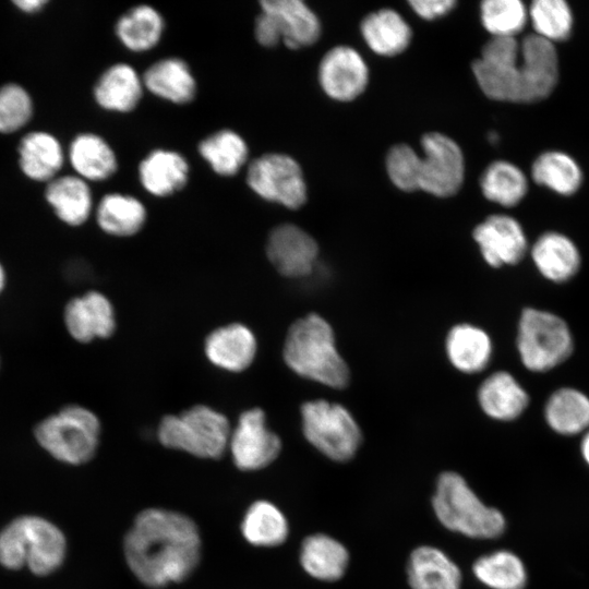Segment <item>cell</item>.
<instances>
[{"label":"cell","mask_w":589,"mask_h":589,"mask_svg":"<svg viewBox=\"0 0 589 589\" xmlns=\"http://www.w3.org/2000/svg\"><path fill=\"white\" fill-rule=\"evenodd\" d=\"M197 152L221 177L236 176L249 158L245 140L231 129H221L204 137L197 145Z\"/></svg>","instance_id":"34"},{"label":"cell","mask_w":589,"mask_h":589,"mask_svg":"<svg viewBox=\"0 0 589 589\" xmlns=\"http://www.w3.org/2000/svg\"><path fill=\"white\" fill-rule=\"evenodd\" d=\"M205 352L215 365L239 372L253 361L256 340L247 326L235 323L212 332L205 341Z\"/></svg>","instance_id":"23"},{"label":"cell","mask_w":589,"mask_h":589,"mask_svg":"<svg viewBox=\"0 0 589 589\" xmlns=\"http://www.w3.org/2000/svg\"><path fill=\"white\" fill-rule=\"evenodd\" d=\"M33 113L28 93L21 85L10 83L0 87V132L12 133L24 127Z\"/></svg>","instance_id":"41"},{"label":"cell","mask_w":589,"mask_h":589,"mask_svg":"<svg viewBox=\"0 0 589 589\" xmlns=\"http://www.w3.org/2000/svg\"><path fill=\"white\" fill-rule=\"evenodd\" d=\"M530 255L539 273L553 283L572 279L581 266V255L575 242L557 231L540 235L531 247Z\"/></svg>","instance_id":"19"},{"label":"cell","mask_w":589,"mask_h":589,"mask_svg":"<svg viewBox=\"0 0 589 589\" xmlns=\"http://www.w3.org/2000/svg\"><path fill=\"white\" fill-rule=\"evenodd\" d=\"M266 253L281 275L298 278L313 271L318 245L302 228L292 224H281L269 232Z\"/></svg>","instance_id":"15"},{"label":"cell","mask_w":589,"mask_h":589,"mask_svg":"<svg viewBox=\"0 0 589 589\" xmlns=\"http://www.w3.org/2000/svg\"><path fill=\"white\" fill-rule=\"evenodd\" d=\"M62 531L38 516H21L0 531V564L9 569L27 566L38 576L55 572L63 562Z\"/></svg>","instance_id":"4"},{"label":"cell","mask_w":589,"mask_h":589,"mask_svg":"<svg viewBox=\"0 0 589 589\" xmlns=\"http://www.w3.org/2000/svg\"><path fill=\"white\" fill-rule=\"evenodd\" d=\"M146 217V207L141 200L119 192L104 195L96 207L99 228L116 237L137 233L143 228Z\"/></svg>","instance_id":"31"},{"label":"cell","mask_w":589,"mask_h":589,"mask_svg":"<svg viewBox=\"0 0 589 589\" xmlns=\"http://www.w3.org/2000/svg\"><path fill=\"white\" fill-rule=\"evenodd\" d=\"M100 424L88 409L71 405L43 420L35 437L56 459L80 465L88 461L98 446Z\"/></svg>","instance_id":"8"},{"label":"cell","mask_w":589,"mask_h":589,"mask_svg":"<svg viewBox=\"0 0 589 589\" xmlns=\"http://www.w3.org/2000/svg\"><path fill=\"white\" fill-rule=\"evenodd\" d=\"M302 431L308 442L335 461L351 459L361 445L359 424L340 404L324 399L301 406Z\"/></svg>","instance_id":"9"},{"label":"cell","mask_w":589,"mask_h":589,"mask_svg":"<svg viewBox=\"0 0 589 589\" xmlns=\"http://www.w3.org/2000/svg\"><path fill=\"white\" fill-rule=\"evenodd\" d=\"M544 418L558 434H579L589 429V397L573 387L558 388L545 402Z\"/></svg>","instance_id":"33"},{"label":"cell","mask_w":589,"mask_h":589,"mask_svg":"<svg viewBox=\"0 0 589 589\" xmlns=\"http://www.w3.org/2000/svg\"><path fill=\"white\" fill-rule=\"evenodd\" d=\"M190 165L177 151L156 148L139 164L137 177L142 188L153 196L167 197L188 183Z\"/></svg>","instance_id":"16"},{"label":"cell","mask_w":589,"mask_h":589,"mask_svg":"<svg viewBox=\"0 0 589 589\" xmlns=\"http://www.w3.org/2000/svg\"><path fill=\"white\" fill-rule=\"evenodd\" d=\"M64 321L71 336L81 342L109 337L115 330L112 305L96 291L72 299L65 306Z\"/></svg>","instance_id":"17"},{"label":"cell","mask_w":589,"mask_h":589,"mask_svg":"<svg viewBox=\"0 0 589 589\" xmlns=\"http://www.w3.org/2000/svg\"><path fill=\"white\" fill-rule=\"evenodd\" d=\"M413 11L425 20H434L447 14L456 4L454 0H412Z\"/></svg>","instance_id":"44"},{"label":"cell","mask_w":589,"mask_h":589,"mask_svg":"<svg viewBox=\"0 0 589 589\" xmlns=\"http://www.w3.org/2000/svg\"><path fill=\"white\" fill-rule=\"evenodd\" d=\"M483 195L491 202L505 207L519 204L528 192L525 172L506 160H496L483 171L480 180Z\"/></svg>","instance_id":"37"},{"label":"cell","mask_w":589,"mask_h":589,"mask_svg":"<svg viewBox=\"0 0 589 589\" xmlns=\"http://www.w3.org/2000/svg\"><path fill=\"white\" fill-rule=\"evenodd\" d=\"M476 578L491 589H522L527 572L513 552L498 550L480 556L472 565Z\"/></svg>","instance_id":"38"},{"label":"cell","mask_w":589,"mask_h":589,"mask_svg":"<svg viewBox=\"0 0 589 589\" xmlns=\"http://www.w3.org/2000/svg\"><path fill=\"white\" fill-rule=\"evenodd\" d=\"M260 7L273 15L288 48L310 46L320 37V21L301 0H263Z\"/></svg>","instance_id":"22"},{"label":"cell","mask_w":589,"mask_h":589,"mask_svg":"<svg viewBox=\"0 0 589 589\" xmlns=\"http://www.w3.org/2000/svg\"><path fill=\"white\" fill-rule=\"evenodd\" d=\"M241 531L249 543L272 548L286 541L289 527L285 515L276 505L267 501H256L244 514Z\"/></svg>","instance_id":"36"},{"label":"cell","mask_w":589,"mask_h":589,"mask_svg":"<svg viewBox=\"0 0 589 589\" xmlns=\"http://www.w3.org/2000/svg\"><path fill=\"white\" fill-rule=\"evenodd\" d=\"M46 0H17L14 4L22 11L33 13L39 11L45 4Z\"/></svg>","instance_id":"45"},{"label":"cell","mask_w":589,"mask_h":589,"mask_svg":"<svg viewBox=\"0 0 589 589\" xmlns=\"http://www.w3.org/2000/svg\"><path fill=\"white\" fill-rule=\"evenodd\" d=\"M407 577L411 589H460L461 572L442 550L421 545L410 553Z\"/></svg>","instance_id":"21"},{"label":"cell","mask_w":589,"mask_h":589,"mask_svg":"<svg viewBox=\"0 0 589 589\" xmlns=\"http://www.w3.org/2000/svg\"><path fill=\"white\" fill-rule=\"evenodd\" d=\"M482 411L492 419L510 421L518 418L529 405V395L506 371L489 375L478 389Z\"/></svg>","instance_id":"24"},{"label":"cell","mask_w":589,"mask_h":589,"mask_svg":"<svg viewBox=\"0 0 589 589\" xmlns=\"http://www.w3.org/2000/svg\"><path fill=\"white\" fill-rule=\"evenodd\" d=\"M432 506L448 530L474 539H493L505 529L503 514L485 505L457 472L445 471L436 481Z\"/></svg>","instance_id":"5"},{"label":"cell","mask_w":589,"mask_h":589,"mask_svg":"<svg viewBox=\"0 0 589 589\" xmlns=\"http://www.w3.org/2000/svg\"><path fill=\"white\" fill-rule=\"evenodd\" d=\"M483 27L492 37H514L525 28L528 9L520 0H485L480 5Z\"/></svg>","instance_id":"40"},{"label":"cell","mask_w":589,"mask_h":589,"mask_svg":"<svg viewBox=\"0 0 589 589\" xmlns=\"http://www.w3.org/2000/svg\"><path fill=\"white\" fill-rule=\"evenodd\" d=\"M472 72L483 94L497 101L536 103L546 98L558 81L554 44L529 34L492 37L483 46Z\"/></svg>","instance_id":"2"},{"label":"cell","mask_w":589,"mask_h":589,"mask_svg":"<svg viewBox=\"0 0 589 589\" xmlns=\"http://www.w3.org/2000/svg\"><path fill=\"white\" fill-rule=\"evenodd\" d=\"M483 260L491 267L515 265L527 253L526 233L518 220L509 215L495 214L486 217L473 229Z\"/></svg>","instance_id":"13"},{"label":"cell","mask_w":589,"mask_h":589,"mask_svg":"<svg viewBox=\"0 0 589 589\" xmlns=\"http://www.w3.org/2000/svg\"><path fill=\"white\" fill-rule=\"evenodd\" d=\"M235 465L244 471L265 468L280 453L281 442L265 423L262 409L253 408L241 413L229 441Z\"/></svg>","instance_id":"12"},{"label":"cell","mask_w":589,"mask_h":589,"mask_svg":"<svg viewBox=\"0 0 589 589\" xmlns=\"http://www.w3.org/2000/svg\"><path fill=\"white\" fill-rule=\"evenodd\" d=\"M144 88L176 105L191 103L197 92L196 80L181 58L167 57L152 63L142 75Z\"/></svg>","instance_id":"20"},{"label":"cell","mask_w":589,"mask_h":589,"mask_svg":"<svg viewBox=\"0 0 589 589\" xmlns=\"http://www.w3.org/2000/svg\"><path fill=\"white\" fill-rule=\"evenodd\" d=\"M125 561L145 586L161 588L187 579L201 558L195 522L180 513L147 508L124 538Z\"/></svg>","instance_id":"1"},{"label":"cell","mask_w":589,"mask_h":589,"mask_svg":"<svg viewBox=\"0 0 589 589\" xmlns=\"http://www.w3.org/2000/svg\"><path fill=\"white\" fill-rule=\"evenodd\" d=\"M516 342L521 363L532 372L557 366L574 349L567 323L554 313L534 308L522 310Z\"/></svg>","instance_id":"7"},{"label":"cell","mask_w":589,"mask_h":589,"mask_svg":"<svg viewBox=\"0 0 589 589\" xmlns=\"http://www.w3.org/2000/svg\"><path fill=\"white\" fill-rule=\"evenodd\" d=\"M419 190L438 197L457 193L464 182L465 161L458 144L445 134L430 132L422 136Z\"/></svg>","instance_id":"11"},{"label":"cell","mask_w":589,"mask_h":589,"mask_svg":"<svg viewBox=\"0 0 589 589\" xmlns=\"http://www.w3.org/2000/svg\"><path fill=\"white\" fill-rule=\"evenodd\" d=\"M4 272H3V268L2 266L0 265V291L2 290L3 286H4Z\"/></svg>","instance_id":"47"},{"label":"cell","mask_w":589,"mask_h":589,"mask_svg":"<svg viewBox=\"0 0 589 589\" xmlns=\"http://www.w3.org/2000/svg\"><path fill=\"white\" fill-rule=\"evenodd\" d=\"M245 180L257 196L287 208L297 209L306 201V185L301 167L289 155H261L249 164Z\"/></svg>","instance_id":"10"},{"label":"cell","mask_w":589,"mask_h":589,"mask_svg":"<svg viewBox=\"0 0 589 589\" xmlns=\"http://www.w3.org/2000/svg\"><path fill=\"white\" fill-rule=\"evenodd\" d=\"M533 34L554 44L567 39L573 31L574 16L564 0H534L528 9Z\"/></svg>","instance_id":"39"},{"label":"cell","mask_w":589,"mask_h":589,"mask_svg":"<svg viewBox=\"0 0 589 589\" xmlns=\"http://www.w3.org/2000/svg\"><path fill=\"white\" fill-rule=\"evenodd\" d=\"M361 33L375 53L386 57L402 52L411 39L409 25L392 9H382L365 16Z\"/></svg>","instance_id":"32"},{"label":"cell","mask_w":589,"mask_h":589,"mask_svg":"<svg viewBox=\"0 0 589 589\" xmlns=\"http://www.w3.org/2000/svg\"><path fill=\"white\" fill-rule=\"evenodd\" d=\"M283 353L286 364L302 377L338 389L349 383V368L337 350L334 330L318 314L291 324Z\"/></svg>","instance_id":"3"},{"label":"cell","mask_w":589,"mask_h":589,"mask_svg":"<svg viewBox=\"0 0 589 589\" xmlns=\"http://www.w3.org/2000/svg\"><path fill=\"white\" fill-rule=\"evenodd\" d=\"M143 79L130 64L108 67L96 81L93 96L104 110L127 113L134 110L143 96Z\"/></svg>","instance_id":"18"},{"label":"cell","mask_w":589,"mask_h":589,"mask_svg":"<svg viewBox=\"0 0 589 589\" xmlns=\"http://www.w3.org/2000/svg\"><path fill=\"white\" fill-rule=\"evenodd\" d=\"M165 26V20L157 9L139 4L119 16L115 24V34L128 50L145 52L158 45Z\"/></svg>","instance_id":"28"},{"label":"cell","mask_w":589,"mask_h":589,"mask_svg":"<svg viewBox=\"0 0 589 589\" xmlns=\"http://www.w3.org/2000/svg\"><path fill=\"white\" fill-rule=\"evenodd\" d=\"M45 196L58 218L70 226L84 224L93 209L91 188L79 176H62L49 181Z\"/></svg>","instance_id":"29"},{"label":"cell","mask_w":589,"mask_h":589,"mask_svg":"<svg viewBox=\"0 0 589 589\" xmlns=\"http://www.w3.org/2000/svg\"><path fill=\"white\" fill-rule=\"evenodd\" d=\"M445 348L450 363L460 372L478 373L486 368L492 357V341L482 328L457 324L447 334Z\"/></svg>","instance_id":"27"},{"label":"cell","mask_w":589,"mask_h":589,"mask_svg":"<svg viewBox=\"0 0 589 589\" xmlns=\"http://www.w3.org/2000/svg\"><path fill=\"white\" fill-rule=\"evenodd\" d=\"M581 454L586 462L589 465V431L585 434L581 441Z\"/></svg>","instance_id":"46"},{"label":"cell","mask_w":589,"mask_h":589,"mask_svg":"<svg viewBox=\"0 0 589 589\" xmlns=\"http://www.w3.org/2000/svg\"><path fill=\"white\" fill-rule=\"evenodd\" d=\"M69 160L85 181H105L118 170L117 155L111 145L96 133L76 135L69 146Z\"/></svg>","instance_id":"25"},{"label":"cell","mask_w":589,"mask_h":589,"mask_svg":"<svg viewBox=\"0 0 589 589\" xmlns=\"http://www.w3.org/2000/svg\"><path fill=\"white\" fill-rule=\"evenodd\" d=\"M421 157L406 144L393 146L386 157V170L390 181L400 190H419Z\"/></svg>","instance_id":"42"},{"label":"cell","mask_w":589,"mask_h":589,"mask_svg":"<svg viewBox=\"0 0 589 589\" xmlns=\"http://www.w3.org/2000/svg\"><path fill=\"white\" fill-rule=\"evenodd\" d=\"M368 67L360 53L348 46L328 50L318 67V81L327 96L338 101L357 98L366 87Z\"/></svg>","instance_id":"14"},{"label":"cell","mask_w":589,"mask_h":589,"mask_svg":"<svg viewBox=\"0 0 589 589\" xmlns=\"http://www.w3.org/2000/svg\"><path fill=\"white\" fill-rule=\"evenodd\" d=\"M20 167L35 181H51L62 168L64 154L60 142L50 133L26 134L19 145Z\"/></svg>","instance_id":"30"},{"label":"cell","mask_w":589,"mask_h":589,"mask_svg":"<svg viewBox=\"0 0 589 589\" xmlns=\"http://www.w3.org/2000/svg\"><path fill=\"white\" fill-rule=\"evenodd\" d=\"M300 564L308 575L322 581L340 579L348 567L349 553L338 540L325 533L308 536L300 548Z\"/></svg>","instance_id":"26"},{"label":"cell","mask_w":589,"mask_h":589,"mask_svg":"<svg viewBox=\"0 0 589 589\" xmlns=\"http://www.w3.org/2000/svg\"><path fill=\"white\" fill-rule=\"evenodd\" d=\"M227 418L216 410L199 405L178 416L161 419L157 436L159 442L201 458H219L230 441Z\"/></svg>","instance_id":"6"},{"label":"cell","mask_w":589,"mask_h":589,"mask_svg":"<svg viewBox=\"0 0 589 589\" xmlns=\"http://www.w3.org/2000/svg\"><path fill=\"white\" fill-rule=\"evenodd\" d=\"M531 177L539 185L569 196L581 187L584 175L570 155L561 151H546L532 163Z\"/></svg>","instance_id":"35"},{"label":"cell","mask_w":589,"mask_h":589,"mask_svg":"<svg viewBox=\"0 0 589 589\" xmlns=\"http://www.w3.org/2000/svg\"><path fill=\"white\" fill-rule=\"evenodd\" d=\"M254 36L264 47H274L281 40L279 28L272 14L261 10L255 19Z\"/></svg>","instance_id":"43"}]
</instances>
